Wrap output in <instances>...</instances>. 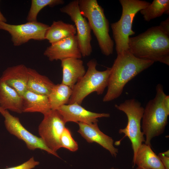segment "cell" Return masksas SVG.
<instances>
[{
  "label": "cell",
  "mask_w": 169,
  "mask_h": 169,
  "mask_svg": "<svg viewBox=\"0 0 169 169\" xmlns=\"http://www.w3.org/2000/svg\"><path fill=\"white\" fill-rule=\"evenodd\" d=\"M154 63L136 58L129 50L117 54L111 67L107 90L103 101L109 102L119 97L129 81Z\"/></svg>",
  "instance_id": "1"
},
{
  "label": "cell",
  "mask_w": 169,
  "mask_h": 169,
  "mask_svg": "<svg viewBox=\"0 0 169 169\" xmlns=\"http://www.w3.org/2000/svg\"><path fill=\"white\" fill-rule=\"evenodd\" d=\"M128 44L129 50L136 58L169 65V35L159 26L129 37Z\"/></svg>",
  "instance_id": "2"
},
{
  "label": "cell",
  "mask_w": 169,
  "mask_h": 169,
  "mask_svg": "<svg viewBox=\"0 0 169 169\" xmlns=\"http://www.w3.org/2000/svg\"><path fill=\"white\" fill-rule=\"evenodd\" d=\"M82 16L87 18L102 53L108 56L113 53L114 42L109 34V22L103 8L96 0H78Z\"/></svg>",
  "instance_id": "3"
},
{
  "label": "cell",
  "mask_w": 169,
  "mask_h": 169,
  "mask_svg": "<svg viewBox=\"0 0 169 169\" xmlns=\"http://www.w3.org/2000/svg\"><path fill=\"white\" fill-rule=\"evenodd\" d=\"M156 90L155 98L146 104L142 118V132L146 136L145 144L150 146L151 140L163 133L168 123L169 115L162 104L163 99L166 95L162 85L158 84Z\"/></svg>",
  "instance_id": "4"
},
{
  "label": "cell",
  "mask_w": 169,
  "mask_h": 169,
  "mask_svg": "<svg viewBox=\"0 0 169 169\" xmlns=\"http://www.w3.org/2000/svg\"><path fill=\"white\" fill-rule=\"evenodd\" d=\"M119 2L122 7L121 17L118 21L110 24L117 54L129 50V36L135 34L132 30L134 18L138 12L150 4L140 0H120Z\"/></svg>",
  "instance_id": "5"
},
{
  "label": "cell",
  "mask_w": 169,
  "mask_h": 169,
  "mask_svg": "<svg viewBox=\"0 0 169 169\" xmlns=\"http://www.w3.org/2000/svg\"><path fill=\"white\" fill-rule=\"evenodd\" d=\"M97 61L95 59L87 63L88 69L84 76L72 88V93L68 104L77 103L81 105L84 99L93 92L102 94L107 87L111 68L103 71L96 69Z\"/></svg>",
  "instance_id": "6"
},
{
  "label": "cell",
  "mask_w": 169,
  "mask_h": 169,
  "mask_svg": "<svg viewBox=\"0 0 169 169\" xmlns=\"http://www.w3.org/2000/svg\"><path fill=\"white\" fill-rule=\"evenodd\" d=\"M115 107L126 115L128 122L126 127L119 130V133H123L131 141L134 156L139 148L145 142L143 133L141 130V120L144 112V108L141 103L135 99L125 100L119 105H115Z\"/></svg>",
  "instance_id": "7"
},
{
  "label": "cell",
  "mask_w": 169,
  "mask_h": 169,
  "mask_svg": "<svg viewBox=\"0 0 169 169\" xmlns=\"http://www.w3.org/2000/svg\"><path fill=\"white\" fill-rule=\"evenodd\" d=\"M60 10L68 15L74 23L76 30V36L82 57L89 56L92 51L91 44V30L88 21L80 12L78 0L70 2L60 8Z\"/></svg>",
  "instance_id": "8"
},
{
  "label": "cell",
  "mask_w": 169,
  "mask_h": 169,
  "mask_svg": "<svg viewBox=\"0 0 169 169\" xmlns=\"http://www.w3.org/2000/svg\"><path fill=\"white\" fill-rule=\"evenodd\" d=\"M49 26L38 21L28 22L19 25L0 21V29L10 34L12 42L16 46L24 44L31 39L38 41L45 39V34Z\"/></svg>",
  "instance_id": "9"
},
{
  "label": "cell",
  "mask_w": 169,
  "mask_h": 169,
  "mask_svg": "<svg viewBox=\"0 0 169 169\" xmlns=\"http://www.w3.org/2000/svg\"><path fill=\"white\" fill-rule=\"evenodd\" d=\"M44 115L38 126L39 134L46 146L56 152L61 148L60 138L66 123L57 110H51Z\"/></svg>",
  "instance_id": "10"
},
{
  "label": "cell",
  "mask_w": 169,
  "mask_h": 169,
  "mask_svg": "<svg viewBox=\"0 0 169 169\" xmlns=\"http://www.w3.org/2000/svg\"><path fill=\"white\" fill-rule=\"evenodd\" d=\"M1 114L5 118V125L8 131L24 141L28 149L34 150L39 149L59 157L56 152L46 146L41 137L35 136L26 129L18 117L11 115L7 110H3Z\"/></svg>",
  "instance_id": "11"
},
{
  "label": "cell",
  "mask_w": 169,
  "mask_h": 169,
  "mask_svg": "<svg viewBox=\"0 0 169 169\" xmlns=\"http://www.w3.org/2000/svg\"><path fill=\"white\" fill-rule=\"evenodd\" d=\"M44 54L51 61L70 58L81 59L82 57L76 35L51 44Z\"/></svg>",
  "instance_id": "12"
},
{
  "label": "cell",
  "mask_w": 169,
  "mask_h": 169,
  "mask_svg": "<svg viewBox=\"0 0 169 169\" xmlns=\"http://www.w3.org/2000/svg\"><path fill=\"white\" fill-rule=\"evenodd\" d=\"M57 110L65 123L73 122L91 124L98 122V118L110 116L109 113H96L89 111L77 103L62 105Z\"/></svg>",
  "instance_id": "13"
},
{
  "label": "cell",
  "mask_w": 169,
  "mask_h": 169,
  "mask_svg": "<svg viewBox=\"0 0 169 169\" xmlns=\"http://www.w3.org/2000/svg\"><path fill=\"white\" fill-rule=\"evenodd\" d=\"M97 123L88 124L78 122V132L88 143L95 142L98 144L108 151L112 156L116 157L118 153V149L114 146V140L100 130Z\"/></svg>",
  "instance_id": "14"
},
{
  "label": "cell",
  "mask_w": 169,
  "mask_h": 169,
  "mask_svg": "<svg viewBox=\"0 0 169 169\" xmlns=\"http://www.w3.org/2000/svg\"><path fill=\"white\" fill-rule=\"evenodd\" d=\"M28 68L23 64L9 67L3 72L0 79L22 97L27 90Z\"/></svg>",
  "instance_id": "15"
},
{
  "label": "cell",
  "mask_w": 169,
  "mask_h": 169,
  "mask_svg": "<svg viewBox=\"0 0 169 169\" xmlns=\"http://www.w3.org/2000/svg\"><path fill=\"white\" fill-rule=\"evenodd\" d=\"M61 61L63 73L61 83L72 89L86 72L83 61L80 59L74 58L66 59Z\"/></svg>",
  "instance_id": "16"
},
{
  "label": "cell",
  "mask_w": 169,
  "mask_h": 169,
  "mask_svg": "<svg viewBox=\"0 0 169 169\" xmlns=\"http://www.w3.org/2000/svg\"><path fill=\"white\" fill-rule=\"evenodd\" d=\"M23 99L15 90L0 79V107L18 113L23 112Z\"/></svg>",
  "instance_id": "17"
},
{
  "label": "cell",
  "mask_w": 169,
  "mask_h": 169,
  "mask_svg": "<svg viewBox=\"0 0 169 169\" xmlns=\"http://www.w3.org/2000/svg\"><path fill=\"white\" fill-rule=\"evenodd\" d=\"M134 166L146 169H164L160 158L151 146L142 144L133 156Z\"/></svg>",
  "instance_id": "18"
},
{
  "label": "cell",
  "mask_w": 169,
  "mask_h": 169,
  "mask_svg": "<svg viewBox=\"0 0 169 169\" xmlns=\"http://www.w3.org/2000/svg\"><path fill=\"white\" fill-rule=\"evenodd\" d=\"M23 112H40L44 115L51 110L48 96L27 90L22 96Z\"/></svg>",
  "instance_id": "19"
},
{
  "label": "cell",
  "mask_w": 169,
  "mask_h": 169,
  "mask_svg": "<svg viewBox=\"0 0 169 169\" xmlns=\"http://www.w3.org/2000/svg\"><path fill=\"white\" fill-rule=\"evenodd\" d=\"M54 84L47 76L40 74L34 69L28 68L27 90L48 96Z\"/></svg>",
  "instance_id": "20"
},
{
  "label": "cell",
  "mask_w": 169,
  "mask_h": 169,
  "mask_svg": "<svg viewBox=\"0 0 169 169\" xmlns=\"http://www.w3.org/2000/svg\"><path fill=\"white\" fill-rule=\"evenodd\" d=\"M74 25L66 23L61 20L54 21L47 30L45 39L51 44L64 38L76 35Z\"/></svg>",
  "instance_id": "21"
},
{
  "label": "cell",
  "mask_w": 169,
  "mask_h": 169,
  "mask_svg": "<svg viewBox=\"0 0 169 169\" xmlns=\"http://www.w3.org/2000/svg\"><path fill=\"white\" fill-rule=\"evenodd\" d=\"M72 89L62 83L55 84L48 96L52 110H57L62 105L68 104Z\"/></svg>",
  "instance_id": "22"
},
{
  "label": "cell",
  "mask_w": 169,
  "mask_h": 169,
  "mask_svg": "<svg viewBox=\"0 0 169 169\" xmlns=\"http://www.w3.org/2000/svg\"><path fill=\"white\" fill-rule=\"evenodd\" d=\"M144 20L149 22L161 16L169 13V0H154L146 8L140 11Z\"/></svg>",
  "instance_id": "23"
},
{
  "label": "cell",
  "mask_w": 169,
  "mask_h": 169,
  "mask_svg": "<svg viewBox=\"0 0 169 169\" xmlns=\"http://www.w3.org/2000/svg\"><path fill=\"white\" fill-rule=\"evenodd\" d=\"M63 0H32L26 19L28 22L36 21L37 15L43 8L47 6L53 7L64 4Z\"/></svg>",
  "instance_id": "24"
},
{
  "label": "cell",
  "mask_w": 169,
  "mask_h": 169,
  "mask_svg": "<svg viewBox=\"0 0 169 169\" xmlns=\"http://www.w3.org/2000/svg\"><path fill=\"white\" fill-rule=\"evenodd\" d=\"M61 148H66L70 151H75L78 149V145L72 136L71 132L66 127L64 129L60 138Z\"/></svg>",
  "instance_id": "25"
},
{
  "label": "cell",
  "mask_w": 169,
  "mask_h": 169,
  "mask_svg": "<svg viewBox=\"0 0 169 169\" xmlns=\"http://www.w3.org/2000/svg\"><path fill=\"white\" fill-rule=\"evenodd\" d=\"M39 164V162L35 161L34 157H32L28 161L21 165L4 169H32Z\"/></svg>",
  "instance_id": "26"
},
{
  "label": "cell",
  "mask_w": 169,
  "mask_h": 169,
  "mask_svg": "<svg viewBox=\"0 0 169 169\" xmlns=\"http://www.w3.org/2000/svg\"><path fill=\"white\" fill-rule=\"evenodd\" d=\"M164 169H169V150L160 153L158 155Z\"/></svg>",
  "instance_id": "27"
},
{
  "label": "cell",
  "mask_w": 169,
  "mask_h": 169,
  "mask_svg": "<svg viewBox=\"0 0 169 169\" xmlns=\"http://www.w3.org/2000/svg\"><path fill=\"white\" fill-rule=\"evenodd\" d=\"M159 26L161 30L165 33L169 35V17L166 20L162 21Z\"/></svg>",
  "instance_id": "28"
},
{
  "label": "cell",
  "mask_w": 169,
  "mask_h": 169,
  "mask_svg": "<svg viewBox=\"0 0 169 169\" xmlns=\"http://www.w3.org/2000/svg\"><path fill=\"white\" fill-rule=\"evenodd\" d=\"M162 104L164 108L167 112L169 114V95H165L162 101Z\"/></svg>",
  "instance_id": "29"
},
{
  "label": "cell",
  "mask_w": 169,
  "mask_h": 169,
  "mask_svg": "<svg viewBox=\"0 0 169 169\" xmlns=\"http://www.w3.org/2000/svg\"><path fill=\"white\" fill-rule=\"evenodd\" d=\"M7 21L6 18L1 12L0 10V21L6 22Z\"/></svg>",
  "instance_id": "30"
},
{
  "label": "cell",
  "mask_w": 169,
  "mask_h": 169,
  "mask_svg": "<svg viewBox=\"0 0 169 169\" xmlns=\"http://www.w3.org/2000/svg\"><path fill=\"white\" fill-rule=\"evenodd\" d=\"M136 169H146L142 168L139 167H137Z\"/></svg>",
  "instance_id": "31"
},
{
  "label": "cell",
  "mask_w": 169,
  "mask_h": 169,
  "mask_svg": "<svg viewBox=\"0 0 169 169\" xmlns=\"http://www.w3.org/2000/svg\"><path fill=\"white\" fill-rule=\"evenodd\" d=\"M3 109H2L0 107V112H1Z\"/></svg>",
  "instance_id": "32"
},
{
  "label": "cell",
  "mask_w": 169,
  "mask_h": 169,
  "mask_svg": "<svg viewBox=\"0 0 169 169\" xmlns=\"http://www.w3.org/2000/svg\"><path fill=\"white\" fill-rule=\"evenodd\" d=\"M117 169V168H112L111 169Z\"/></svg>",
  "instance_id": "33"
}]
</instances>
